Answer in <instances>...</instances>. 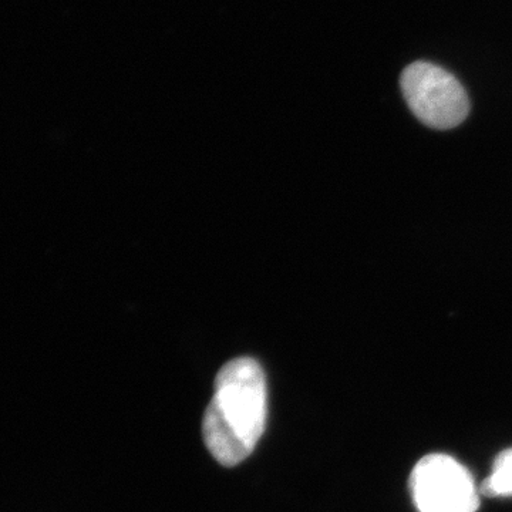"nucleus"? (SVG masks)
<instances>
[{"label": "nucleus", "instance_id": "obj_1", "mask_svg": "<svg viewBox=\"0 0 512 512\" xmlns=\"http://www.w3.org/2000/svg\"><path fill=\"white\" fill-rule=\"evenodd\" d=\"M268 419V384L252 357H238L222 367L214 396L202 423V436L212 457L225 467L251 456Z\"/></svg>", "mask_w": 512, "mask_h": 512}, {"label": "nucleus", "instance_id": "obj_2", "mask_svg": "<svg viewBox=\"0 0 512 512\" xmlns=\"http://www.w3.org/2000/svg\"><path fill=\"white\" fill-rule=\"evenodd\" d=\"M400 86L414 116L436 130L463 123L470 111L466 90L453 74L433 63L416 62L402 73Z\"/></svg>", "mask_w": 512, "mask_h": 512}, {"label": "nucleus", "instance_id": "obj_4", "mask_svg": "<svg viewBox=\"0 0 512 512\" xmlns=\"http://www.w3.org/2000/svg\"><path fill=\"white\" fill-rule=\"evenodd\" d=\"M485 497H511L512 495V448L495 458L493 473L485 478L480 487Z\"/></svg>", "mask_w": 512, "mask_h": 512}, {"label": "nucleus", "instance_id": "obj_3", "mask_svg": "<svg viewBox=\"0 0 512 512\" xmlns=\"http://www.w3.org/2000/svg\"><path fill=\"white\" fill-rule=\"evenodd\" d=\"M410 490L419 512H476L480 507L470 471L446 454L421 458L410 476Z\"/></svg>", "mask_w": 512, "mask_h": 512}]
</instances>
